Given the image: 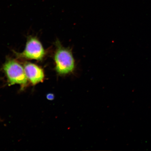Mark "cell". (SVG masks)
I'll list each match as a JSON object with an SVG mask.
<instances>
[{
	"mask_svg": "<svg viewBox=\"0 0 151 151\" xmlns=\"http://www.w3.org/2000/svg\"><path fill=\"white\" fill-rule=\"evenodd\" d=\"M18 58L28 60L42 61L46 54L42 43L36 37H30L22 52L15 53Z\"/></svg>",
	"mask_w": 151,
	"mask_h": 151,
	"instance_id": "obj_3",
	"label": "cell"
},
{
	"mask_svg": "<svg viewBox=\"0 0 151 151\" xmlns=\"http://www.w3.org/2000/svg\"><path fill=\"white\" fill-rule=\"evenodd\" d=\"M3 69L10 86L19 85L22 90L28 86V80L24 67L16 60H7L4 64Z\"/></svg>",
	"mask_w": 151,
	"mask_h": 151,
	"instance_id": "obj_2",
	"label": "cell"
},
{
	"mask_svg": "<svg viewBox=\"0 0 151 151\" xmlns=\"http://www.w3.org/2000/svg\"><path fill=\"white\" fill-rule=\"evenodd\" d=\"M24 67L28 80L33 86L42 82L44 80L45 74L42 68L30 62L24 64Z\"/></svg>",
	"mask_w": 151,
	"mask_h": 151,
	"instance_id": "obj_4",
	"label": "cell"
},
{
	"mask_svg": "<svg viewBox=\"0 0 151 151\" xmlns=\"http://www.w3.org/2000/svg\"><path fill=\"white\" fill-rule=\"evenodd\" d=\"M55 46L54 59L56 73L61 76L73 73L76 68V63L71 48L64 47L58 40Z\"/></svg>",
	"mask_w": 151,
	"mask_h": 151,
	"instance_id": "obj_1",
	"label": "cell"
},
{
	"mask_svg": "<svg viewBox=\"0 0 151 151\" xmlns=\"http://www.w3.org/2000/svg\"><path fill=\"white\" fill-rule=\"evenodd\" d=\"M47 99L50 101H52L55 98V96L53 94L49 93L47 94Z\"/></svg>",
	"mask_w": 151,
	"mask_h": 151,
	"instance_id": "obj_5",
	"label": "cell"
}]
</instances>
